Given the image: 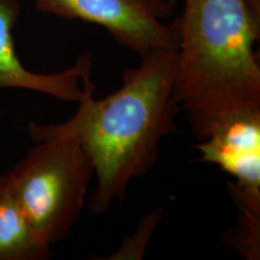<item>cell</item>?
I'll list each match as a JSON object with an SVG mask.
<instances>
[{"label": "cell", "instance_id": "cell-1", "mask_svg": "<svg viewBox=\"0 0 260 260\" xmlns=\"http://www.w3.org/2000/svg\"><path fill=\"white\" fill-rule=\"evenodd\" d=\"M176 73L177 47L158 48L142 56L139 67L123 71L121 88L100 100L87 96L67 122L29 123L37 142L48 136L79 140L96 176L88 203L95 216L124 199L130 182L152 168L160 141L175 130Z\"/></svg>", "mask_w": 260, "mask_h": 260}, {"label": "cell", "instance_id": "cell-2", "mask_svg": "<svg viewBox=\"0 0 260 260\" xmlns=\"http://www.w3.org/2000/svg\"><path fill=\"white\" fill-rule=\"evenodd\" d=\"M175 99L201 140L232 118L260 110L254 51L260 19L246 0H184L176 21Z\"/></svg>", "mask_w": 260, "mask_h": 260}, {"label": "cell", "instance_id": "cell-3", "mask_svg": "<svg viewBox=\"0 0 260 260\" xmlns=\"http://www.w3.org/2000/svg\"><path fill=\"white\" fill-rule=\"evenodd\" d=\"M10 172L29 225L42 245L61 241L83 209L93 162L73 136H48Z\"/></svg>", "mask_w": 260, "mask_h": 260}, {"label": "cell", "instance_id": "cell-4", "mask_svg": "<svg viewBox=\"0 0 260 260\" xmlns=\"http://www.w3.org/2000/svg\"><path fill=\"white\" fill-rule=\"evenodd\" d=\"M42 12L61 18L82 19L106 29L118 44L145 56L164 47H177L176 22L167 0H34Z\"/></svg>", "mask_w": 260, "mask_h": 260}, {"label": "cell", "instance_id": "cell-5", "mask_svg": "<svg viewBox=\"0 0 260 260\" xmlns=\"http://www.w3.org/2000/svg\"><path fill=\"white\" fill-rule=\"evenodd\" d=\"M19 11V0H0V88L34 90L77 104L93 95V60L89 52L80 54L73 67L61 73L38 74L24 67L12 37Z\"/></svg>", "mask_w": 260, "mask_h": 260}, {"label": "cell", "instance_id": "cell-6", "mask_svg": "<svg viewBox=\"0 0 260 260\" xmlns=\"http://www.w3.org/2000/svg\"><path fill=\"white\" fill-rule=\"evenodd\" d=\"M199 160L217 165L247 189L260 190V110L224 123L197 146Z\"/></svg>", "mask_w": 260, "mask_h": 260}, {"label": "cell", "instance_id": "cell-7", "mask_svg": "<svg viewBox=\"0 0 260 260\" xmlns=\"http://www.w3.org/2000/svg\"><path fill=\"white\" fill-rule=\"evenodd\" d=\"M50 253L25 218L10 172L0 174V260H41Z\"/></svg>", "mask_w": 260, "mask_h": 260}, {"label": "cell", "instance_id": "cell-8", "mask_svg": "<svg viewBox=\"0 0 260 260\" xmlns=\"http://www.w3.org/2000/svg\"><path fill=\"white\" fill-rule=\"evenodd\" d=\"M237 207L236 230L232 239L236 252L245 259L260 258V190L247 189L234 181L226 182Z\"/></svg>", "mask_w": 260, "mask_h": 260}, {"label": "cell", "instance_id": "cell-9", "mask_svg": "<svg viewBox=\"0 0 260 260\" xmlns=\"http://www.w3.org/2000/svg\"><path fill=\"white\" fill-rule=\"evenodd\" d=\"M164 209H157L152 212L141 217L138 229L129 237H123L121 247L110 256H106L107 260H139L142 259L144 253L147 248L154 230L157 229L160 222Z\"/></svg>", "mask_w": 260, "mask_h": 260}, {"label": "cell", "instance_id": "cell-10", "mask_svg": "<svg viewBox=\"0 0 260 260\" xmlns=\"http://www.w3.org/2000/svg\"><path fill=\"white\" fill-rule=\"evenodd\" d=\"M167 2L170 3L171 5H175V4H176V3H177V0H167Z\"/></svg>", "mask_w": 260, "mask_h": 260}]
</instances>
